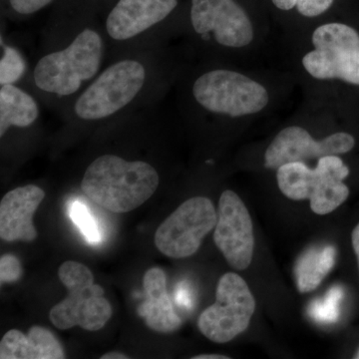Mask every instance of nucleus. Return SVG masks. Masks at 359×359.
Returning <instances> with one entry per match:
<instances>
[{
	"label": "nucleus",
	"instance_id": "obj_1",
	"mask_svg": "<svg viewBox=\"0 0 359 359\" xmlns=\"http://www.w3.org/2000/svg\"><path fill=\"white\" fill-rule=\"evenodd\" d=\"M159 181L157 171L148 163L103 155L87 168L81 189L92 202L104 209L128 212L154 195Z\"/></svg>",
	"mask_w": 359,
	"mask_h": 359
},
{
	"label": "nucleus",
	"instance_id": "obj_2",
	"mask_svg": "<svg viewBox=\"0 0 359 359\" xmlns=\"http://www.w3.org/2000/svg\"><path fill=\"white\" fill-rule=\"evenodd\" d=\"M348 175V168L337 155L320 158L314 169L304 162H292L276 170L280 192L290 200H309L318 215L330 214L346 202L349 189L344 180Z\"/></svg>",
	"mask_w": 359,
	"mask_h": 359
},
{
	"label": "nucleus",
	"instance_id": "obj_3",
	"mask_svg": "<svg viewBox=\"0 0 359 359\" xmlns=\"http://www.w3.org/2000/svg\"><path fill=\"white\" fill-rule=\"evenodd\" d=\"M58 276L67 289V297L50 309L52 325L61 330L80 327L88 332L105 327L112 316V306L104 297L103 287L94 283L89 268L67 261L59 268Z\"/></svg>",
	"mask_w": 359,
	"mask_h": 359
},
{
	"label": "nucleus",
	"instance_id": "obj_4",
	"mask_svg": "<svg viewBox=\"0 0 359 359\" xmlns=\"http://www.w3.org/2000/svg\"><path fill=\"white\" fill-rule=\"evenodd\" d=\"M102 57V39L94 30L86 28L69 46L52 52L35 66L34 81L39 89L56 95L75 93L83 82L98 72Z\"/></svg>",
	"mask_w": 359,
	"mask_h": 359
},
{
	"label": "nucleus",
	"instance_id": "obj_5",
	"mask_svg": "<svg viewBox=\"0 0 359 359\" xmlns=\"http://www.w3.org/2000/svg\"><path fill=\"white\" fill-rule=\"evenodd\" d=\"M193 95L204 109L215 114L243 117L261 112L268 105V90L236 71L217 69L201 75Z\"/></svg>",
	"mask_w": 359,
	"mask_h": 359
},
{
	"label": "nucleus",
	"instance_id": "obj_6",
	"mask_svg": "<svg viewBox=\"0 0 359 359\" xmlns=\"http://www.w3.org/2000/svg\"><path fill=\"white\" fill-rule=\"evenodd\" d=\"M314 46L302 58L311 76L320 80L340 79L359 85V33L344 23H327L316 28Z\"/></svg>",
	"mask_w": 359,
	"mask_h": 359
},
{
	"label": "nucleus",
	"instance_id": "obj_7",
	"mask_svg": "<svg viewBox=\"0 0 359 359\" xmlns=\"http://www.w3.org/2000/svg\"><path fill=\"white\" fill-rule=\"evenodd\" d=\"M146 81L143 65L132 59L111 65L78 98L75 113L83 120L115 114L134 100Z\"/></svg>",
	"mask_w": 359,
	"mask_h": 359
},
{
	"label": "nucleus",
	"instance_id": "obj_8",
	"mask_svg": "<svg viewBox=\"0 0 359 359\" xmlns=\"http://www.w3.org/2000/svg\"><path fill=\"white\" fill-rule=\"evenodd\" d=\"M256 311L249 285L235 273L219 278L216 302L201 313L200 332L217 344H226L247 330Z\"/></svg>",
	"mask_w": 359,
	"mask_h": 359
},
{
	"label": "nucleus",
	"instance_id": "obj_9",
	"mask_svg": "<svg viewBox=\"0 0 359 359\" xmlns=\"http://www.w3.org/2000/svg\"><path fill=\"white\" fill-rule=\"evenodd\" d=\"M217 221L218 212L209 198H191L160 224L155 233L156 248L171 259L193 256Z\"/></svg>",
	"mask_w": 359,
	"mask_h": 359
},
{
	"label": "nucleus",
	"instance_id": "obj_10",
	"mask_svg": "<svg viewBox=\"0 0 359 359\" xmlns=\"http://www.w3.org/2000/svg\"><path fill=\"white\" fill-rule=\"evenodd\" d=\"M214 241L231 268H249L255 250L252 218L244 202L233 191H224L219 198Z\"/></svg>",
	"mask_w": 359,
	"mask_h": 359
},
{
	"label": "nucleus",
	"instance_id": "obj_11",
	"mask_svg": "<svg viewBox=\"0 0 359 359\" xmlns=\"http://www.w3.org/2000/svg\"><path fill=\"white\" fill-rule=\"evenodd\" d=\"M190 15L196 32L212 33L222 46L244 48L255 39L249 15L235 0H192Z\"/></svg>",
	"mask_w": 359,
	"mask_h": 359
},
{
	"label": "nucleus",
	"instance_id": "obj_12",
	"mask_svg": "<svg viewBox=\"0 0 359 359\" xmlns=\"http://www.w3.org/2000/svg\"><path fill=\"white\" fill-rule=\"evenodd\" d=\"M355 140L351 134L339 132L314 140L306 129L290 126L278 132L264 153V167L278 170L292 162L320 159L330 155L346 154L353 150Z\"/></svg>",
	"mask_w": 359,
	"mask_h": 359
},
{
	"label": "nucleus",
	"instance_id": "obj_13",
	"mask_svg": "<svg viewBox=\"0 0 359 359\" xmlns=\"http://www.w3.org/2000/svg\"><path fill=\"white\" fill-rule=\"evenodd\" d=\"M178 6V0H118L106 20L111 39H133L166 20Z\"/></svg>",
	"mask_w": 359,
	"mask_h": 359
},
{
	"label": "nucleus",
	"instance_id": "obj_14",
	"mask_svg": "<svg viewBox=\"0 0 359 359\" xmlns=\"http://www.w3.org/2000/svg\"><path fill=\"white\" fill-rule=\"evenodd\" d=\"M44 198V191L34 185L6 194L0 203V238L8 243L33 242L37 238L33 215Z\"/></svg>",
	"mask_w": 359,
	"mask_h": 359
},
{
	"label": "nucleus",
	"instance_id": "obj_15",
	"mask_svg": "<svg viewBox=\"0 0 359 359\" xmlns=\"http://www.w3.org/2000/svg\"><path fill=\"white\" fill-rule=\"evenodd\" d=\"M143 287L145 299L139 306L138 313L145 320L146 325L161 334H171L178 330L182 320L168 294L164 271L160 268L148 269L144 275Z\"/></svg>",
	"mask_w": 359,
	"mask_h": 359
},
{
	"label": "nucleus",
	"instance_id": "obj_16",
	"mask_svg": "<svg viewBox=\"0 0 359 359\" xmlns=\"http://www.w3.org/2000/svg\"><path fill=\"white\" fill-rule=\"evenodd\" d=\"M1 359H63L65 351L50 330L34 325L27 334L18 330L7 332L0 341Z\"/></svg>",
	"mask_w": 359,
	"mask_h": 359
},
{
	"label": "nucleus",
	"instance_id": "obj_17",
	"mask_svg": "<svg viewBox=\"0 0 359 359\" xmlns=\"http://www.w3.org/2000/svg\"><path fill=\"white\" fill-rule=\"evenodd\" d=\"M37 103L26 92L13 84L2 85L0 89V136L11 127H29L39 118Z\"/></svg>",
	"mask_w": 359,
	"mask_h": 359
},
{
	"label": "nucleus",
	"instance_id": "obj_18",
	"mask_svg": "<svg viewBox=\"0 0 359 359\" xmlns=\"http://www.w3.org/2000/svg\"><path fill=\"white\" fill-rule=\"evenodd\" d=\"M337 250L334 245L313 248L304 252L297 264L294 275L299 292H313L334 268Z\"/></svg>",
	"mask_w": 359,
	"mask_h": 359
},
{
	"label": "nucleus",
	"instance_id": "obj_19",
	"mask_svg": "<svg viewBox=\"0 0 359 359\" xmlns=\"http://www.w3.org/2000/svg\"><path fill=\"white\" fill-rule=\"evenodd\" d=\"M342 297L344 290L341 287H334L325 295V301L316 302L311 306V316L320 323H334L339 316V304Z\"/></svg>",
	"mask_w": 359,
	"mask_h": 359
},
{
	"label": "nucleus",
	"instance_id": "obj_20",
	"mask_svg": "<svg viewBox=\"0 0 359 359\" xmlns=\"http://www.w3.org/2000/svg\"><path fill=\"white\" fill-rule=\"evenodd\" d=\"M69 216L83 233L87 242L94 245L101 242L100 231L86 205L80 202L72 203L69 207Z\"/></svg>",
	"mask_w": 359,
	"mask_h": 359
},
{
	"label": "nucleus",
	"instance_id": "obj_21",
	"mask_svg": "<svg viewBox=\"0 0 359 359\" xmlns=\"http://www.w3.org/2000/svg\"><path fill=\"white\" fill-rule=\"evenodd\" d=\"M4 55L0 60V84H14L22 76L25 70V61L20 52L13 47L4 46Z\"/></svg>",
	"mask_w": 359,
	"mask_h": 359
},
{
	"label": "nucleus",
	"instance_id": "obj_22",
	"mask_svg": "<svg viewBox=\"0 0 359 359\" xmlns=\"http://www.w3.org/2000/svg\"><path fill=\"white\" fill-rule=\"evenodd\" d=\"M21 276V266L18 257L6 254L0 259V282H18Z\"/></svg>",
	"mask_w": 359,
	"mask_h": 359
},
{
	"label": "nucleus",
	"instance_id": "obj_23",
	"mask_svg": "<svg viewBox=\"0 0 359 359\" xmlns=\"http://www.w3.org/2000/svg\"><path fill=\"white\" fill-rule=\"evenodd\" d=\"M334 0H297V9L302 16L316 18L330 8Z\"/></svg>",
	"mask_w": 359,
	"mask_h": 359
},
{
	"label": "nucleus",
	"instance_id": "obj_24",
	"mask_svg": "<svg viewBox=\"0 0 359 359\" xmlns=\"http://www.w3.org/2000/svg\"><path fill=\"white\" fill-rule=\"evenodd\" d=\"M54 0H8L11 9L20 15H32L48 6Z\"/></svg>",
	"mask_w": 359,
	"mask_h": 359
},
{
	"label": "nucleus",
	"instance_id": "obj_25",
	"mask_svg": "<svg viewBox=\"0 0 359 359\" xmlns=\"http://www.w3.org/2000/svg\"><path fill=\"white\" fill-rule=\"evenodd\" d=\"M176 302L179 306H183L184 309H190L192 306V292H191L188 285H179V289L176 292Z\"/></svg>",
	"mask_w": 359,
	"mask_h": 359
},
{
	"label": "nucleus",
	"instance_id": "obj_26",
	"mask_svg": "<svg viewBox=\"0 0 359 359\" xmlns=\"http://www.w3.org/2000/svg\"><path fill=\"white\" fill-rule=\"evenodd\" d=\"M280 11H292L297 6V0H271Z\"/></svg>",
	"mask_w": 359,
	"mask_h": 359
},
{
	"label": "nucleus",
	"instance_id": "obj_27",
	"mask_svg": "<svg viewBox=\"0 0 359 359\" xmlns=\"http://www.w3.org/2000/svg\"><path fill=\"white\" fill-rule=\"evenodd\" d=\"M351 241H353V247L356 257H358V263L359 268V224L354 228L353 235H351Z\"/></svg>",
	"mask_w": 359,
	"mask_h": 359
},
{
	"label": "nucleus",
	"instance_id": "obj_28",
	"mask_svg": "<svg viewBox=\"0 0 359 359\" xmlns=\"http://www.w3.org/2000/svg\"><path fill=\"white\" fill-rule=\"evenodd\" d=\"M129 356H127L126 354L118 353V351H110V353H107L104 354V355L101 356V359H128Z\"/></svg>",
	"mask_w": 359,
	"mask_h": 359
},
{
	"label": "nucleus",
	"instance_id": "obj_29",
	"mask_svg": "<svg viewBox=\"0 0 359 359\" xmlns=\"http://www.w3.org/2000/svg\"><path fill=\"white\" fill-rule=\"evenodd\" d=\"M193 359H230L229 356L221 355V354H200L192 358Z\"/></svg>",
	"mask_w": 359,
	"mask_h": 359
},
{
	"label": "nucleus",
	"instance_id": "obj_30",
	"mask_svg": "<svg viewBox=\"0 0 359 359\" xmlns=\"http://www.w3.org/2000/svg\"><path fill=\"white\" fill-rule=\"evenodd\" d=\"M354 358L359 359V351H358V353H356V355L354 356Z\"/></svg>",
	"mask_w": 359,
	"mask_h": 359
}]
</instances>
